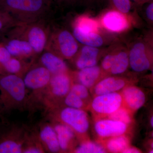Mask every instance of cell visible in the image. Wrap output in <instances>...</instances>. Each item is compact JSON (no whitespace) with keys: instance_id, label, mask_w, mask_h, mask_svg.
I'll return each mask as SVG.
<instances>
[{"instance_id":"ffe728a7","label":"cell","mask_w":153,"mask_h":153,"mask_svg":"<svg viewBox=\"0 0 153 153\" xmlns=\"http://www.w3.org/2000/svg\"><path fill=\"white\" fill-rule=\"evenodd\" d=\"M59 143L60 150H68L75 137V132L68 126L60 123L53 126Z\"/></svg>"},{"instance_id":"5bb4252c","label":"cell","mask_w":153,"mask_h":153,"mask_svg":"<svg viewBox=\"0 0 153 153\" xmlns=\"http://www.w3.org/2000/svg\"><path fill=\"white\" fill-rule=\"evenodd\" d=\"M128 80L117 75L108 76L100 79L91 89L94 96L105 94L118 92L129 85Z\"/></svg>"},{"instance_id":"d4e9b609","label":"cell","mask_w":153,"mask_h":153,"mask_svg":"<svg viewBox=\"0 0 153 153\" xmlns=\"http://www.w3.org/2000/svg\"><path fill=\"white\" fill-rule=\"evenodd\" d=\"M106 150L102 145L93 141H85L82 143L74 150L76 153H103Z\"/></svg>"},{"instance_id":"7a4b0ae2","label":"cell","mask_w":153,"mask_h":153,"mask_svg":"<svg viewBox=\"0 0 153 153\" xmlns=\"http://www.w3.org/2000/svg\"><path fill=\"white\" fill-rule=\"evenodd\" d=\"M11 31V38H20L28 42L35 54H39L46 48L49 35L44 26L36 22L21 23Z\"/></svg>"},{"instance_id":"836d02e7","label":"cell","mask_w":153,"mask_h":153,"mask_svg":"<svg viewBox=\"0 0 153 153\" xmlns=\"http://www.w3.org/2000/svg\"><path fill=\"white\" fill-rule=\"evenodd\" d=\"M145 16L148 22L150 24L153 22V2L148 3L145 12Z\"/></svg>"},{"instance_id":"cb8c5ba5","label":"cell","mask_w":153,"mask_h":153,"mask_svg":"<svg viewBox=\"0 0 153 153\" xmlns=\"http://www.w3.org/2000/svg\"><path fill=\"white\" fill-rule=\"evenodd\" d=\"M24 69V63L22 61V59L12 57L7 63L1 66L0 70L4 71L8 74L19 75Z\"/></svg>"},{"instance_id":"277c9868","label":"cell","mask_w":153,"mask_h":153,"mask_svg":"<svg viewBox=\"0 0 153 153\" xmlns=\"http://www.w3.org/2000/svg\"><path fill=\"white\" fill-rule=\"evenodd\" d=\"M148 38L138 39L132 44L128 50L129 66L135 72H143L152 68L153 46Z\"/></svg>"},{"instance_id":"60d3db41","label":"cell","mask_w":153,"mask_h":153,"mask_svg":"<svg viewBox=\"0 0 153 153\" xmlns=\"http://www.w3.org/2000/svg\"><path fill=\"white\" fill-rule=\"evenodd\" d=\"M46 1L47 2L49 3V1H51V0H46Z\"/></svg>"},{"instance_id":"4fadbf2b","label":"cell","mask_w":153,"mask_h":153,"mask_svg":"<svg viewBox=\"0 0 153 153\" xmlns=\"http://www.w3.org/2000/svg\"><path fill=\"white\" fill-rule=\"evenodd\" d=\"M122 90L121 94L123 100V105L132 112L137 111L144 105L146 95L139 88L128 85Z\"/></svg>"},{"instance_id":"6da1fadb","label":"cell","mask_w":153,"mask_h":153,"mask_svg":"<svg viewBox=\"0 0 153 153\" xmlns=\"http://www.w3.org/2000/svg\"><path fill=\"white\" fill-rule=\"evenodd\" d=\"M46 0H0V9L6 11L19 24L35 22L45 11Z\"/></svg>"},{"instance_id":"7402d4cb","label":"cell","mask_w":153,"mask_h":153,"mask_svg":"<svg viewBox=\"0 0 153 153\" xmlns=\"http://www.w3.org/2000/svg\"><path fill=\"white\" fill-rule=\"evenodd\" d=\"M84 32L100 33V26L99 22L93 18L82 15L76 18L73 27Z\"/></svg>"},{"instance_id":"d590c367","label":"cell","mask_w":153,"mask_h":153,"mask_svg":"<svg viewBox=\"0 0 153 153\" xmlns=\"http://www.w3.org/2000/svg\"><path fill=\"white\" fill-rule=\"evenodd\" d=\"M140 150L137 148L131 147L130 146L127 148L122 152L123 153H141Z\"/></svg>"},{"instance_id":"ba28073f","label":"cell","mask_w":153,"mask_h":153,"mask_svg":"<svg viewBox=\"0 0 153 153\" xmlns=\"http://www.w3.org/2000/svg\"><path fill=\"white\" fill-rule=\"evenodd\" d=\"M100 25L108 32L120 33L130 27L131 23L129 15L112 9L105 12L101 16Z\"/></svg>"},{"instance_id":"9a60e30c","label":"cell","mask_w":153,"mask_h":153,"mask_svg":"<svg viewBox=\"0 0 153 153\" xmlns=\"http://www.w3.org/2000/svg\"><path fill=\"white\" fill-rule=\"evenodd\" d=\"M104 72L100 66H96L79 69L75 76L78 83L91 89L104 76Z\"/></svg>"},{"instance_id":"4dcf8cb0","label":"cell","mask_w":153,"mask_h":153,"mask_svg":"<svg viewBox=\"0 0 153 153\" xmlns=\"http://www.w3.org/2000/svg\"><path fill=\"white\" fill-rule=\"evenodd\" d=\"M109 52L106 53L101 61V67L104 74H108L114 60L116 47L111 49Z\"/></svg>"},{"instance_id":"e575fe53","label":"cell","mask_w":153,"mask_h":153,"mask_svg":"<svg viewBox=\"0 0 153 153\" xmlns=\"http://www.w3.org/2000/svg\"><path fill=\"white\" fill-rule=\"evenodd\" d=\"M41 148L36 146H30L23 150V152L25 153H40L43 152Z\"/></svg>"},{"instance_id":"f546056e","label":"cell","mask_w":153,"mask_h":153,"mask_svg":"<svg viewBox=\"0 0 153 153\" xmlns=\"http://www.w3.org/2000/svg\"><path fill=\"white\" fill-rule=\"evenodd\" d=\"M109 1L114 10L127 15L130 13L132 6L131 0H109Z\"/></svg>"},{"instance_id":"f1b7e54d","label":"cell","mask_w":153,"mask_h":153,"mask_svg":"<svg viewBox=\"0 0 153 153\" xmlns=\"http://www.w3.org/2000/svg\"><path fill=\"white\" fill-rule=\"evenodd\" d=\"M85 102L78 96L70 91L64 97V103L68 107L83 109L86 105Z\"/></svg>"},{"instance_id":"1f68e13d","label":"cell","mask_w":153,"mask_h":153,"mask_svg":"<svg viewBox=\"0 0 153 153\" xmlns=\"http://www.w3.org/2000/svg\"><path fill=\"white\" fill-rule=\"evenodd\" d=\"M70 91L75 94L85 102L89 98L88 88L80 83H73Z\"/></svg>"},{"instance_id":"44dd1931","label":"cell","mask_w":153,"mask_h":153,"mask_svg":"<svg viewBox=\"0 0 153 153\" xmlns=\"http://www.w3.org/2000/svg\"><path fill=\"white\" fill-rule=\"evenodd\" d=\"M40 138L49 152L57 153L60 150L57 134L52 126L45 125L42 127L40 131Z\"/></svg>"},{"instance_id":"5b68a950","label":"cell","mask_w":153,"mask_h":153,"mask_svg":"<svg viewBox=\"0 0 153 153\" xmlns=\"http://www.w3.org/2000/svg\"><path fill=\"white\" fill-rule=\"evenodd\" d=\"M0 91L1 99L4 104L11 101L22 103L26 97L24 80L16 74H7L0 76Z\"/></svg>"},{"instance_id":"603a6c76","label":"cell","mask_w":153,"mask_h":153,"mask_svg":"<svg viewBox=\"0 0 153 153\" xmlns=\"http://www.w3.org/2000/svg\"><path fill=\"white\" fill-rule=\"evenodd\" d=\"M129 146V140L123 134L106 139L105 148L110 152L122 153Z\"/></svg>"},{"instance_id":"8992f818","label":"cell","mask_w":153,"mask_h":153,"mask_svg":"<svg viewBox=\"0 0 153 153\" xmlns=\"http://www.w3.org/2000/svg\"><path fill=\"white\" fill-rule=\"evenodd\" d=\"M59 118L62 123L68 126L77 134L86 133L89 128L88 115L83 109L66 106L60 111Z\"/></svg>"},{"instance_id":"2e32d148","label":"cell","mask_w":153,"mask_h":153,"mask_svg":"<svg viewBox=\"0 0 153 153\" xmlns=\"http://www.w3.org/2000/svg\"><path fill=\"white\" fill-rule=\"evenodd\" d=\"M3 44L12 57L22 59L28 58L35 54L30 44L23 39L10 37L9 40Z\"/></svg>"},{"instance_id":"52a82bcc","label":"cell","mask_w":153,"mask_h":153,"mask_svg":"<svg viewBox=\"0 0 153 153\" xmlns=\"http://www.w3.org/2000/svg\"><path fill=\"white\" fill-rule=\"evenodd\" d=\"M123 105V100L118 92L105 94L94 96L91 108L94 113L108 116Z\"/></svg>"},{"instance_id":"f35d334b","label":"cell","mask_w":153,"mask_h":153,"mask_svg":"<svg viewBox=\"0 0 153 153\" xmlns=\"http://www.w3.org/2000/svg\"><path fill=\"white\" fill-rule=\"evenodd\" d=\"M64 1L65 2L68 3V4H75L78 1V0H62Z\"/></svg>"},{"instance_id":"9c48e42d","label":"cell","mask_w":153,"mask_h":153,"mask_svg":"<svg viewBox=\"0 0 153 153\" xmlns=\"http://www.w3.org/2000/svg\"><path fill=\"white\" fill-rule=\"evenodd\" d=\"M72 81L69 71L52 75L47 87L49 96L53 98H64L70 91Z\"/></svg>"},{"instance_id":"4316f807","label":"cell","mask_w":153,"mask_h":153,"mask_svg":"<svg viewBox=\"0 0 153 153\" xmlns=\"http://www.w3.org/2000/svg\"><path fill=\"white\" fill-rule=\"evenodd\" d=\"M23 151L22 144L14 140L5 139L0 142V153H20Z\"/></svg>"},{"instance_id":"d6a6232c","label":"cell","mask_w":153,"mask_h":153,"mask_svg":"<svg viewBox=\"0 0 153 153\" xmlns=\"http://www.w3.org/2000/svg\"><path fill=\"white\" fill-rule=\"evenodd\" d=\"M12 56L3 44H0V68L7 63Z\"/></svg>"},{"instance_id":"8fae6325","label":"cell","mask_w":153,"mask_h":153,"mask_svg":"<svg viewBox=\"0 0 153 153\" xmlns=\"http://www.w3.org/2000/svg\"><path fill=\"white\" fill-rule=\"evenodd\" d=\"M52 74L43 66L30 69L25 74L23 80L26 88L32 90H41L49 84Z\"/></svg>"},{"instance_id":"e0dca14e","label":"cell","mask_w":153,"mask_h":153,"mask_svg":"<svg viewBox=\"0 0 153 153\" xmlns=\"http://www.w3.org/2000/svg\"><path fill=\"white\" fill-rule=\"evenodd\" d=\"M42 66L47 68L52 75L68 72V68L63 59L53 52L47 51L41 55Z\"/></svg>"},{"instance_id":"83f0119b","label":"cell","mask_w":153,"mask_h":153,"mask_svg":"<svg viewBox=\"0 0 153 153\" xmlns=\"http://www.w3.org/2000/svg\"><path fill=\"white\" fill-rule=\"evenodd\" d=\"M18 24L16 20L9 13L0 9V34Z\"/></svg>"},{"instance_id":"7c38bea8","label":"cell","mask_w":153,"mask_h":153,"mask_svg":"<svg viewBox=\"0 0 153 153\" xmlns=\"http://www.w3.org/2000/svg\"><path fill=\"white\" fill-rule=\"evenodd\" d=\"M104 49L83 45L79 48L75 58V64L78 70L97 65L100 55L105 52Z\"/></svg>"},{"instance_id":"74e56055","label":"cell","mask_w":153,"mask_h":153,"mask_svg":"<svg viewBox=\"0 0 153 153\" xmlns=\"http://www.w3.org/2000/svg\"><path fill=\"white\" fill-rule=\"evenodd\" d=\"M85 2L88 4H95L101 1L102 0H85Z\"/></svg>"},{"instance_id":"484cf974","label":"cell","mask_w":153,"mask_h":153,"mask_svg":"<svg viewBox=\"0 0 153 153\" xmlns=\"http://www.w3.org/2000/svg\"><path fill=\"white\" fill-rule=\"evenodd\" d=\"M131 111L123 105L120 108L108 116V118L122 122L128 125L131 124L132 121Z\"/></svg>"},{"instance_id":"ab89813d","label":"cell","mask_w":153,"mask_h":153,"mask_svg":"<svg viewBox=\"0 0 153 153\" xmlns=\"http://www.w3.org/2000/svg\"><path fill=\"white\" fill-rule=\"evenodd\" d=\"M153 117H151V120H150V124L151 126L152 127H153Z\"/></svg>"},{"instance_id":"8d00e7d4","label":"cell","mask_w":153,"mask_h":153,"mask_svg":"<svg viewBox=\"0 0 153 153\" xmlns=\"http://www.w3.org/2000/svg\"><path fill=\"white\" fill-rule=\"evenodd\" d=\"M132 2L138 7H141L143 5L152 1L153 0H131Z\"/></svg>"},{"instance_id":"d6986e66","label":"cell","mask_w":153,"mask_h":153,"mask_svg":"<svg viewBox=\"0 0 153 153\" xmlns=\"http://www.w3.org/2000/svg\"><path fill=\"white\" fill-rule=\"evenodd\" d=\"M129 66L128 50L123 47H116L114 60L108 74L118 75L123 74Z\"/></svg>"},{"instance_id":"30bf717a","label":"cell","mask_w":153,"mask_h":153,"mask_svg":"<svg viewBox=\"0 0 153 153\" xmlns=\"http://www.w3.org/2000/svg\"><path fill=\"white\" fill-rule=\"evenodd\" d=\"M128 125L111 119L99 120L96 122L94 130L101 138L108 139L124 134L127 131Z\"/></svg>"},{"instance_id":"ac0fdd59","label":"cell","mask_w":153,"mask_h":153,"mask_svg":"<svg viewBox=\"0 0 153 153\" xmlns=\"http://www.w3.org/2000/svg\"><path fill=\"white\" fill-rule=\"evenodd\" d=\"M73 27V35L78 42L83 45L100 48L105 43V39L100 33L84 32Z\"/></svg>"},{"instance_id":"3957f363","label":"cell","mask_w":153,"mask_h":153,"mask_svg":"<svg viewBox=\"0 0 153 153\" xmlns=\"http://www.w3.org/2000/svg\"><path fill=\"white\" fill-rule=\"evenodd\" d=\"M45 49L63 59L69 60L76 56L79 47L72 33L67 30H60L49 36Z\"/></svg>"}]
</instances>
